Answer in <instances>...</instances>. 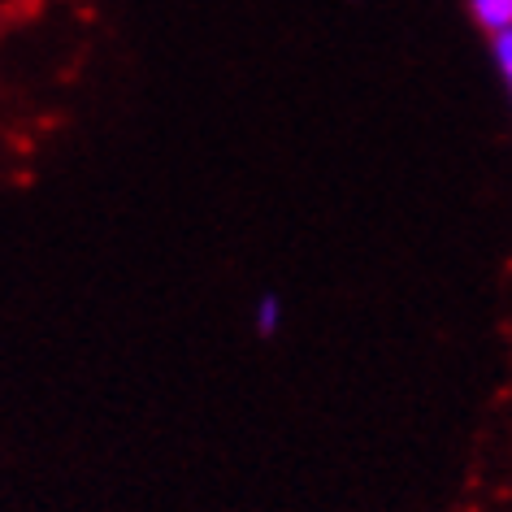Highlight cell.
Masks as SVG:
<instances>
[{
    "mask_svg": "<svg viewBox=\"0 0 512 512\" xmlns=\"http://www.w3.org/2000/svg\"><path fill=\"white\" fill-rule=\"evenodd\" d=\"M465 9L486 35H499L512 27V0H465Z\"/></svg>",
    "mask_w": 512,
    "mask_h": 512,
    "instance_id": "cell-1",
    "label": "cell"
},
{
    "mask_svg": "<svg viewBox=\"0 0 512 512\" xmlns=\"http://www.w3.org/2000/svg\"><path fill=\"white\" fill-rule=\"evenodd\" d=\"M491 57H495V70H499V79H504L508 96H512V27L491 35Z\"/></svg>",
    "mask_w": 512,
    "mask_h": 512,
    "instance_id": "cell-2",
    "label": "cell"
},
{
    "mask_svg": "<svg viewBox=\"0 0 512 512\" xmlns=\"http://www.w3.org/2000/svg\"><path fill=\"white\" fill-rule=\"evenodd\" d=\"M278 326H283V304L274 296H261V304H256V330H261V335H274Z\"/></svg>",
    "mask_w": 512,
    "mask_h": 512,
    "instance_id": "cell-3",
    "label": "cell"
}]
</instances>
